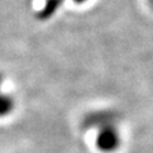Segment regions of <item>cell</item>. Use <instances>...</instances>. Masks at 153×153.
<instances>
[{"label":"cell","mask_w":153,"mask_h":153,"mask_svg":"<svg viewBox=\"0 0 153 153\" xmlns=\"http://www.w3.org/2000/svg\"><path fill=\"white\" fill-rule=\"evenodd\" d=\"M85 124L97 129L96 148L101 153H115L121 147V134L111 112H93L85 119Z\"/></svg>","instance_id":"obj_1"},{"label":"cell","mask_w":153,"mask_h":153,"mask_svg":"<svg viewBox=\"0 0 153 153\" xmlns=\"http://www.w3.org/2000/svg\"><path fill=\"white\" fill-rule=\"evenodd\" d=\"M16 108V98L4 88V75L0 71V119L8 117Z\"/></svg>","instance_id":"obj_2"},{"label":"cell","mask_w":153,"mask_h":153,"mask_svg":"<svg viewBox=\"0 0 153 153\" xmlns=\"http://www.w3.org/2000/svg\"><path fill=\"white\" fill-rule=\"evenodd\" d=\"M66 0H45L44 5L37 12V18L40 21H47L59 12V9L64 5Z\"/></svg>","instance_id":"obj_3"},{"label":"cell","mask_w":153,"mask_h":153,"mask_svg":"<svg viewBox=\"0 0 153 153\" xmlns=\"http://www.w3.org/2000/svg\"><path fill=\"white\" fill-rule=\"evenodd\" d=\"M73 3H75V4H84V3H87L88 0H71Z\"/></svg>","instance_id":"obj_4"},{"label":"cell","mask_w":153,"mask_h":153,"mask_svg":"<svg viewBox=\"0 0 153 153\" xmlns=\"http://www.w3.org/2000/svg\"><path fill=\"white\" fill-rule=\"evenodd\" d=\"M149 3L152 4V5H153V0H149Z\"/></svg>","instance_id":"obj_5"}]
</instances>
